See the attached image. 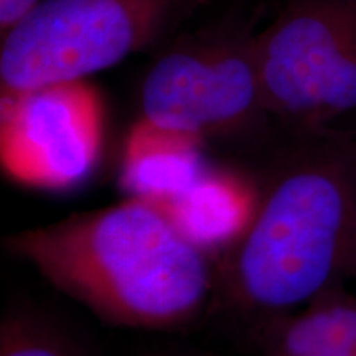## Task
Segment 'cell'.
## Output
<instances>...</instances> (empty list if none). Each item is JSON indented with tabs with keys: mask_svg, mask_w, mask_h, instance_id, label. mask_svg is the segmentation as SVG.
<instances>
[{
	"mask_svg": "<svg viewBox=\"0 0 356 356\" xmlns=\"http://www.w3.org/2000/svg\"><path fill=\"white\" fill-rule=\"evenodd\" d=\"M10 256L111 327L177 330L208 317L215 256L191 241L167 204L129 197L8 234Z\"/></svg>",
	"mask_w": 356,
	"mask_h": 356,
	"instance_id": "2",
	"label": "cell"
},
{
	"mask_svg": "<svg viewBox=\"0 0 356 356\" xmlns=\"http://www.w3.org/2000/svg\"><path fill=\"white\" fill-rule=\"evenodd\" d=\"M254 197V185L210 168L184 195L163 204L191 241L215 256L246 228Z\"/></svg>",
	"mask_w": 356,
	"mask_h": 356,
	"instance_id": "9",
	"label": "cell"
},
{
	"mask_svg": "<svg viewBox=\"0 0 356 356\" xmlns=\"http://www.w3.org/2000/svg\"><path fill=\"white\" fill-rule=\"evenodd\" d=\"M140 121L204 144L266 136L254 40H210L170 50L147 71Z\"/></svg>",
	"mask_w": 356,
	"mask_h": 356,
	"instance_id": "5",
	"label": "cell"
},
{
	"mask_svg": "<svg viewBox=\"0 0 356 356\" xmlns=\"http://www.w3.org/2000/svg\"><path fill=\"white\" fill-rule=\"evenodd\" d=\"M140 356H216L207 351L200 350H191V348H165V350H157L150 351V353H144Z\"/></svg>",
	"mask_w": 356,
	"mask_h": 356,
	"instance_id": "12",
	"label": "cell"
},
{
	"mask_svg": "<svg viewBox=\"0 0 356 356\" xmlns=\"http://www.w3.org/2000/svg\"><path fill=\"white\" fill-rule=\"evenodd\" d=\"M355 140H356V139H355Z\"/></svg>",
	"mask_w": 356,
	"mask_h": 356,
	"instance_id": "14",
	"label": "cell"
},
{
	"mask_svg": "<svg viewBox=\"0 0 356 356\" xmlns=\"http://www.w3.org/2000/svg\"><path fill=\"white\" fill-rule=\"evenodd\" d=\"M318 356H356V355H348V353H337V355H318Z\"/></svg>",
	"mask_w": 356,
	"mask_h": 356,
	"instance_id": "13",
	"label": "cell"
},
{
	"mask_svg": "<svg viewBox=\"0 0 356 356\" xmlns=\"http://www.w3.org/2000/svg\"><path fill=\"white\" fill-rule=\"evenodd\" d=\"M280 129L327 131L356 114V0H296L254 38Z\"/></svg>",
	"mask_w": 356,
	"mask_h": 356,
	"instance_id": "4",
	"label": "cell"
},
{
	"mask_svg": "<svg viewBox=\"0 0 356 356\" xmlns=\"http://www.w3.org/2000/svg\"><path fill=\"white\" fill-rule=\"evenodd\" d=\"M0 356H88V353L60 322L30 307H13L0 322Z\"/></svg>",
	"mask_w": 356,
	"mask_h": 356,
	"instance_id": "10",
	"label": "cell"
},
{
	"mask_svg": "<svg viewBox=\"0 0 356 356\" xmlns=\"http://www.w3.org/2000/svg\"><path fill=\"white\" fill-rule=\"evenodd\" d=\"M251 333L262 356L356 355V297L332 289Z\"/></svg>",
	"mask_w": 356,
	"mask_h": 356,
	"instance_id": "8",
	"label": "cell"
},
{
	"mask_svg": "<svg viewBox=\"0 0 356 356\" xmlns=\"http://www.w3.org/2000/svg\"><path fill=\"white\" fill-rule=\"evenodd\" d=\"M43 0H0V32L6 33L19 24Z\"/></svg>",
	"mask_w": 356,
	"mask_h": 356,
	"instance_id": "11",
	"label": "cell"
},
{
	"mask_svg": "<svg viewBox=\"0 0 356 356\" xmlns=\"http://www.w3.org/2000/svg\"><path fill=\"white\" fill-rule=\"evenodd\" d=\"M99 149V97L86 81L0 97V157L22 184L74 188L91 175Z\"/></svg>",
	"mask_w": 356,
	"mask_h": 356,
	"instance_id": "6",
	"label": "cell"
},
{
	"mask_svg": "<svg viewBox=\"0 0 356 356\" xmlns=\"http://www.w3.org/2000/svg\"><path fill=\"white\" fill-rule=\"evenodd\" d=\"M208 170L197 140L140 119L129 132L121 170V184L129 197L170 203Z\"/></svg>",
	"mask_w": 356,
	"mask_h": 356,
	"instance_id": "7",
	"label": "cell"
},
{
	"mask_svg": "<svg viewBox=\"0 0 356 356\" xmlns=\"http://www.w3.org/2000/svg\"><path fill=\"white\" fill-rule=\"evenodd\" d=\"M185 0H43L2 33L0 97L84 81L157 37Z\"/></svg>",
	"mask_w": 356,
	"mask_h": 356,
	"instance_id": "3",
	"label": "cell"
},
{
	"mask_svg": "<svg viewBox=\"0 0 356 356\" xmlns=\"http://www.w3.org/2000/svg\"><path fill=\"white\" fill-rule=\"evenodd\" d=\"M264 160L243 233L216 261L210 315L257 330L356 277V140L289 131Z\"/></svg>",
	"mask_w": 356,
	"mask_h": 356,
	"instance_id": "1",
	"label": "cell"
}]
</instances>
